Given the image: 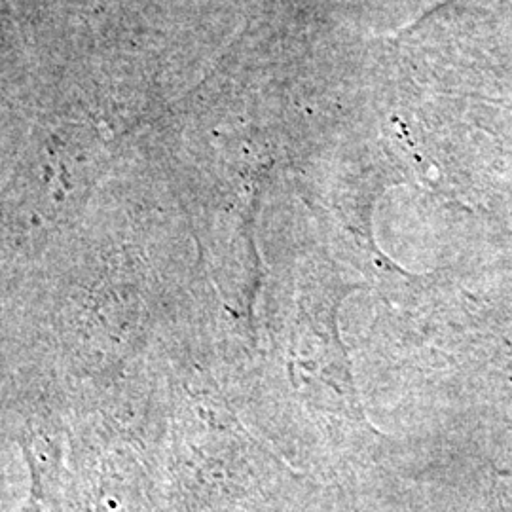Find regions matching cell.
<instances>
[{"label": "cell", "instance_id": "6da1fadb", "mask_svg": "<svg viewBox=\"0 0 512 512\" xmlns=\"http://www.w3.org/2000/svg\"><path fill=\"white\" fill-rule=\"evenodd\" d=\"M44 501H46V495L40 490L38 495H33V497L21 507V511L19 512H50L46 509V503H44Z\"/></svg>", "mask_w": 512, "mask_h": 512}]
</instances>
